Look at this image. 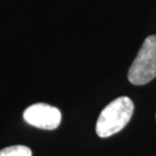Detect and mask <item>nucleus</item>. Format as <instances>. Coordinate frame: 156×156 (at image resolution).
Here are the masks:
<instances>
[{"mask_svg": "<svg viewBox=\"0 0 156 156\" xmlns=\"http://www.w3.org/2000/svg\"><path fill=\"white\" fill-rule=\"evenodd\" d=\"M23 119L29 125L43 130H55L61 123V113L57 108L47 104H35L23 112Z\"/></svg>", "mask_w": 156, "mask_h": 156, "instance_id": "7ed1b4c3", "label": "nucleus"}, {"mask_svg": "<svg viewBox=\"0 0 156 156\" xmlns=\"http://www.w3.org/2000/svg\"><path fill=\"white\" fill-rule=\"evenodd\" d=\"M32 150L23 145L9 146L0 150V156H32Z\"/></svg>", "mask_w": 156, "mask_h": 156, "instance_id": "20e7f679", "label": "nucleus"}, {"mask_svg": "<svg viewBox=\"0 0 156 156\" xmlns=\"http://www.w3.org/2000/svg\"><path fill=\"white\" fill-rule=\"evenodd\" d=\"M134 104L128 96H121L110 102L96 122L95 132L101 138H108L120 132L132 118Z\"/></svg>", "mask_w": 156, "mask_h": 156, "instance_id": "f257e3e1", "label": "nucleus"}, {"mask_svg": "<svg viewBox=\"0 0 156 156\" xmlns=\"http://www.w3.org/2000/svg\"><path fill=\"white\" fill-rule=\"evenodd\" d=\"M156 77V36H149L131 65L128 79L135 85H143Z\"/></svg>", "mask_w": 156, "mask_h": 156, "instance_id": "f03ea898", "label": "nucleus"}]
</instances>
